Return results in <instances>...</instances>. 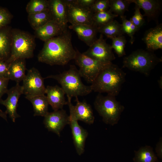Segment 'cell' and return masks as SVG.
<instances>
[{
	"instance_id": "obj_1",
	"label": "cell",
	"mask_w": 162,
	"mask_h": 162,
	"mask_svg": "<svg viewBox=\"0 0 162 162\" xmlns=\"http://www.w3.org/2000/svg\"><path fill=\"white\" fill-rule=\"evenodd\" d=\"M76 53L72 43L71 33L67 29L45 42L38 59L39 62L50 65L63 66L74 59Z\"/></svg>"
},
{
	"instance_id": "obj_2",
	"label": "cell",
	"mask_w": 162,
	"mask_h": 162,
	"mask_svg": "<svg viewBox=\"0 0 162 162\" xmlns=\"http://www.w3.org/2000/svg\"><path fill=\"white\" fill-rule=\"evenodd\" d=\"M126 74L112 63L103 70L91 84L93 91L116 96L125 80Z\"/></svg>"
},
{
	"instance_id": "obj_3",
	"label": "cell",
	"mask_w": 162,
	"mask_h": 162,
	"mask_svg": "<svg viewBox=\"0 0 162 162\" xmlns=\"http://www.w3.org/2000/svg\"><path fill=\"white\" fill-rule=\"evenodd\" d=\"M45 78L56 80L61 85L65 94L71 98L86 95L93 91L91 85H84L76 67L71 65L69 69L59 74L50 75Z\"/></svg>"
},
{
	"instance_id": "obj_4",
	"label": "cell",
	"mask_w": 162,
	"mask_h": 162,
	"mask_svg": "<svg viewBox=\"0 0 162 162\" xmlns=\"http://www.w3.org/2000/svg\"><path fill=\"white\" fill-rule=\"evenodd\" d=\"M161 61V59L158 58L153 52L138 49L124 58L122 67L148 76L152 70Z\"/></svg>"
},
{
	"instance_id": "obj_5",
	"label": "cell",
	"mask_w": 162,
	"mask_h": 162,
	"mask_svg": "<svg viewBox=\"0 0 162 162\" xmlns=\"http://www.w3.org/2000/svg\"><path fill=\"white\" fill-rule=\"evenodd\" d=\"M11 46L10 56L6 61L9 64L18 59L32 58L35 46L34 37L30 34L18 29L11 30Z\"/></svg>"
},
{
	"instance_id": "obj_6",
	"label": "cell",
	"mask_w": 162,
	"mask_h": 162,
	"mask_svg": "<svg viewBox=\"0 0 162 162\" xmlns=\"http://www.w3.org/2000/svg\"><path fill=\"white\" fill-rule=\"evenodd\" d=\"M94 104L103 122L112 126L118 123L124 109V106L116 100V96L110 94L105 96L99 93Z\"/></svg>"
},
{
	"instance_id": "obj_7",
	"label": "cell",
	"mask_w": 162,
	"mask_h": 162,
	"mask_svg": "<svg viewBox=\"0 0 162 162\" xmlns=\"http://www.w3.org/2000/svg\"><path fill=\"white\" fill-rule=\"evenodd\" d=\"M76 55L74 60L79 67V71L81 77L91 84L100 72L112 62H101L81 53L76 49Z\"/></svg>"
},
{
	"instance_id": "obj_8",
	"label": "cell",
	"mask_w": 162,
	"mask_h": 162,
	"mask_svg": "<svg viewBox=\"0 0 162 162\" xmlns=\"http://www.w3.org/2000/svg\"><path fill=\"white\" fill-rule=\"evenodd\" d=\"M44 79L36 68H33L28 70L22 86L25 98L45 95L46 88Z\"/></svg>"
},
{
	"instance_id": "obj_9",
	"label": "cell",
	"mask_w": 162,
	"mask_h": 162,
	"mask_svg": "<svg viewBox=\"0 0 162 162\" xmlns=\"http://www.w3.org/2000/svg\"><path fill=\"white\" fill-rule=\"evenodd\" d=\"M68 104L70 111V123L73 142L76 152L80 156L85 151V142L88 133L87 130L80 126L75 116L74 105L71 103V98L67 96Z\"/></svg>"
},
{
	"instance_id": "obj_10",
	"label": "cell",
	"mask_w": 162,
	"mask_h": 162,
	"mask_svg": "<svg viewBox=\"0 0 162 162\" xmlns=\"http://www.w3.org/2000/svg\"><path fill=\"white\" fill-rule=\"evenodd\" d=\"M63 0L67 6L68 22L72 25H93L94 13L90 8L78 5L75 0Z\"/></svg>"
},
{
	"instance_id": "obj_11",
	"label": "cell",
	"mask_w": 162,
	"mask_h": 162,
	"mask_svg": "<svg viewBox=\"0 0 162 162\" xmlns=\"http://www.w3.org/2000/svg\"><path fill=\"white\" fill-rule=\"evenodd\" d=\"M111 45L108 44L101 34L98 38L82 53L87 56L96 60L110 63L116 59Z\"/></svg>"
},
{
	"instance_id": "obj_12",
	"label": "cell",
	"mask_w": 162,
	"mask_h": 162,
	"mask_svg": "<svg viewBox=\"0 0 162 162\" xmlns=\"http://www.w3.org/2000/svg\"><path fill=\"white\" fill-rule=\"evenodd\" d=\"M44 117L43 123L45 128L59 137L61 131L70 123L69 116L63 109L48 112Z\"/></svg>"
},
{
	"instance_id": "obj_13",
	"label": "cell",
	"mask_w": 162,
	"mask_h": 162,
	"mask_svg": "<svg viewBox=\"0 0 162 162\" xmlns=\"http://www.w3.org/2000/svg\"><path fill=\"white\" fill-rule=\"evenodd\" d=\"M6 93L8 95L7 98L4 100L0 98V104L6 107L5 112L9 115L12 121L15 122L16 119L20 116L17 113V109L19 98L23 94L22 86L16 83L14 86L8 89Z\"/></svg>"
},
{
	"instance_id": "obj_14",
	"label": "cell",
	"mask_w": 162,
	"mask_h": 162,
	"mask_svg": "<svg viewBox=\"0 0 162 162\" xmlns=\"http://www.w3.org/2000/svg\"><path fill=\"white\" fill-rule=\"evenodd\" d=\"M49 9L52 20L65 28L68 22L67 6L63 0H50Z\"/></svg>"
},
{
	"instance_id": "obj_15",
	"label": "cell",
	"mask_w": 162,
	"mask_h": 162,
	"mask_svg": "<svg viewBox=\"0 0 162 162\" xmlns=\"http://www.w3.org/2000/svg\"><path fill=\"white\" fill-rule=\"evenodd\" d=\"M45 94L49 104L54 111L62 109L64 105L68 104L64 92L61 87L57 85L47 86L46 87Z\"/></svg>"
},
{
	"instance_id": "obj_16",
	"label": "cell",
	"mask_w": 162,
	"mask_h": 162,
	"mask_svg": "<svg viewBox=\"0 0 162 162\" xmlns=\"http://www.w3.org/2000/svg\"><path fill=\"white\" fill-rule=\"evenodd\" d=\"M142 40L146 44L147 50L153 52L162 49V24L160 23L145 32Z\"/></svg>"
},
{
	"instance_id": "obj_17",
	"label": "cell",
	"mask_w": 162,
	"mask_h": 162,
	"mask_svg": "<svg viewBox=\"0 0 162 162\" xmlns=\"http://www.w3.org/2000/svg\"><path fill=\"white\" fill-rule=\"evenodd\" d=\"M51 20L35 30L36 37L45 42L62 34L67 29Z\"/></svg>"
},
{
	"instance_id": "obj_18",
	"label": "cell",
	"mask_w": 162,
	"mask_h": 162,
	"mask_svg": "<svg viewBox=\"0 0 162 162\" xmlns=\"http://www.w3.org/2000/svg\"><path fill=\"white\" fill-rule=\"evenodd\" d=\"M131 4L133 3L144 12V16L147 17L148 21L156 20L161 11V2L157 0H128Z\"/></svg>"
},
{
	"instance_id": "obj_19",
	"label": "cell",
	"mask_w": 162,
	"mask_h": 162,
	"mask_svg": "<svg viewBox=\"0 0 162 162\" xmlns=\"http://www.w3.org/2000/svg\"><path fill=\"white\" fill-rule=\"evenodd\" d=\"M68 27L76 32L79 39L89 46L97 39L98 27L93 25H71Z\"/></svg>"
},
{
	"instance_id": "obj_20",
	"label": "cell",
	"mask_w": 162,
	"mask_h": 162,
	"mask_svg": "<svg viewBox=\"0 0 162 162\" xmlns=\"http://www.w3.org/2000/svg\"><path fill=\"white\" fill-rule=\"evenodd\" d=\"M78 97H75L76 104L74 106L75 116L78 121L91 124L93 123L94 117L90 105L85 101L81 102Z\"/></svg>"
},
{
	"instance_id": "obj_21",
	"label": "cell",
	"mask_w": 162,
	"mask_h": 162,
	"mask_svg": "<svg viewBox=\"0 0 162 162\" xmlns=\"http://www.w3.org/2000/svg\"><path fill=\"white\" fill-rule=\"evenodd\" d=\"M26 69L25 59L13 61L9 63L8 78L19 83L26 76Z\"/></svg>"
},
{
	"instance_id": "obj_22",
	"label": "cell",
	"mask_w": 162,
	"mask_h": 162,
	"mask_svg": "<svg viewBox=\"0 0 162 162\" xmlns=\"http://www.w3.org/2000/svg\"><path fill=\"white\" fill-rule=\"evenodd\" d=\"M11 30L8 26L0 29V60L6 61L10 56Z\"/></svg>"
},
{
	"instance_id": "obj_23",
	"label": "cell",
	"mask_w": 162,
	"mask_h": 162,
	"mask_svg": "<svg viewBox=\"0 0 162 162\" xmlns=\"http://www.w3.org/2000/svg\"><path fill=\"white\" fill-rule=\"evenodd\" d=\"M26 98L29 100L33 105L34 116L44 117L48 113L49 104L45 95L26 97Z\"/></svg>"
},
{
	"instance_id": "obj_24",
	"label": "cell",
	"mask_w": 162,
	"mask_h": 162,
	"mask_svg": "<svg viewBox=\"0 0 162 162\" xmlns=\"http://www.w3.org/2000/svg\"><path fill=\"white\" fill-rule=\"evenodd\" d=\"M98 32L105 35L107 38L111 39L116 37L123 35L121 24L114 20L109 22L98 27Z\"/></svg>"
},
{
	"instance_id": "obj_25",
	"label": "cell",
	"mask_w": 162,
	"mask_h": 162,
	"mask_svg": "<svg viewBox=\"0 0 162 162\" xmlns=\"http://www.w3.org/2000/svg\"><path fill=\"white\" fill-rule=\"evenodd\" d=\"M133 160L134 162H157L158 159L152 147L146 146L135 151Z\"/></svg>"
},
{
	"instance_id": "obj_26",
	"label": "cell",
	"mask_w": 162,
	"mask_h": 162,
	"mask_svg": "<svg viewBox=\"0 0 162 162\" xmlns=\"http://www.w3.org/2000/svg\"><path fill=\"white\" fill-rule=\"evenodd\" d=\"M28 19L30 26L34 30L52 20L49 9L39 13L28 14Z\"/></svg>"
},
{
	"instance_id": "obj_27",
	"label": "cell",
	"mask_w": 162,
	"mask_h": 162,
	"mask_svg": "<svg viewBox=\"0 0 162 162\" xmlns=\"http://www.w3.org/2000/svg\"><path fill=\"white\" fill-rule=\"evenodd\" d=\"M130 3L128 0H110L108 10L117 16H124L125 12L128 10Z\"/></svg>"
},
{
	"instance_id": "obj_28",
	"label": "cell",
	"mask_w": 162,
	"mask_h": 162,
	"mask_svg": "<svg viewBox=\"0 0 162 162\" xmlns=\"http://www.w3.org/2000/svg\"><path fill=\"white\" fill-rule=\"evenodd\" d=\"M49 8V0H31L27 4L26 10L28 14L44 11Z\"/></svg>"
},
{
	"instance_id": "obj_29",
	"label": "cell",
	"mask_w": 162,
	"mask_h": 162,
	"mask_svg": "<svg viewBox=\"0 0 162 162\" xmlns=\"http://www.w3.org/2000/svg\"><path fill=\"white\" fill-rule=\"evenodd\" d=\"M117 16L116 15L111 13L108 10L94 13L93 25L98 27L112 21Z\"/></svg>"
},
{
	"instance_id": "obj_30",
	"label": "cell",
	"mask_w": 162,
	"mask_h": 162,
	"mask_svg": "<svg viewBox=\"0 0 162 162\" xmlns=\"http://www.w3.org/2000/svg\"><path fill=\"white\" fill-rule=\"evenodd\" d=\"M122 21V30L124 34H127L130 38V42L132 44L135 40L134 35L139 29L125 16L120 17Z\"/></svg>"
},
{
	"instance_id": "obj_31",
	"label": "cell",
	"mask_w": 162,
	"mask_h": 162,
	"mask_svg": "<svg viewBox=\"0 0 162 162\" xmlns=\"http://www.w3.org/2000/svg\"><path fill=\"white\" fill-rule=\"evenodd\" d=\"M111 46L118 57H122L125 55V48L127 41L123 35H120L112 39Z\"/></svg>"
},
{
	"instance_id": "obj_32",
	"label": "cell",
	"mask_w": 162,
	"mask_h": 162,
	"mask_svg": "<svg viewBox=\"0 0 162 162\" xmlns=\"http://www.w3.org/2000/svg\"><path fill=\"white\" fill-rule=\"evenodd\" d=\"M110 4L109 0H95L90 9L93 13L107 10Z\"/></svg>"
},
{
	"instance_id": "obj_33",
	"label": "cell",
	"mask_w": 162,
	"mask_h": 162,
	"mask_svg": "<svg viewBox=\"0 0 162 162\" xmlns=\"http://www.w3.org/2000/svg\"><path fill=\"white\" fill-rule=\"evenodd\" d=\"M134 9V15L130 20L139 29L144 23L145 19L143 15L140 12V9L136 5Z\"/></svg>"
},
{
	"instance_id": "obj_34",
	"label": "cell",
	"mask_w": 162,
	"mask_h": 162,
	"mask_svg": "<svg viewBox=\"0 0 162 162\" xmlns=\"http://www.w3.org/2000/svg\"><path fill=\"white\" fill-rule=\"evenodd\" d=\"M12 16L11 14L6 8L0 7V29L8 26Z\"/></svg>"
},
{
	"instance_id": "obj_35",
	"label": "cell",
	"mask_w": 162,
	"mask_h": 162,
	"mask_svg": "<svg viewBox=\"0 0 162 162\" xmlns=\"http://www.w3.org/2000/svg\"><path fill=\"white\" fill-rule=\"evenodd\" d=\"M9 65L6 61L0 60V77L8 78Z\"/></svg>"
},
{
	"instance_id": "obj_36",
	"label": "cell",
	"mask_w": 162,
	"mask_h": 162,
	"mask_svg": "<svg viewBox=\"0 0 162 162\" xmlns=\"http://www.w3.org/2000/svg\"><path fill=\"white\" fill-rule=\"evenodd\" d=\"M9 80L8 78L0 77V99L6 93L8 90V86Z\"/></svg>"
},
{
	"instance_id": "obj_37",
	"label": "cell",
	"mask_w": 162,
	"mask_h": 162,
	"mask_svg": "<svg viewBox=\"0 0 162 162\" xmlns=\"http://www.w3.org/2000/svg\"><path fill=\"white\" fill-rule=\"evenodd\" d=\"M95 1V0H75V3L82 7L90 8Z\"/></svg>"
},
{
	"instance_id": "obj_38",
	"label": "cell",
	"mask_w": 162,
	"mask_h": 162,
	"mask_svg": "<svg viewBox=\"0 0 162 162\" xmlns=\"http://www.w3.org/2000/svg\"><path fill=\"white\" fill-rule=\"evenodd\" d=\"M155 151L158 158L162 159V138L160 137L157 143L155 148Z\"/></svg>"
},
{
	"instance_id": "obj_39",
	"label": "cell",
	"mask_w": 162,
	"mask_h": 162,
	"mask_svg": "<svg viewBox=\"0 0 162 162\" xmlns=\"http://www.w3.org/2000/svg\"><path fill=\"white\" fill-rule=\"evenodd\" d=\"M7 114L4 112H3L1 110H0V116L7 121Z\"/></svg>"
},
{
	"instance_id": "obj_40",
	"label": "cell",
	"mask_w": 162,
	"mask_h": 162,
	"mask_svg": "<svg viewBox=\"0 0 162 162\" xmlns=\"http://www.w3.org/2000/svg\"><path fill=\"white\" fill-rule=\"evenodd\" d=\"M162 76L160 77V79L158 80V83L160 87L162 88Z\"/></svg>"
},
{
	"instance_id": "obj_41",
	"label": "cell",
	"mask_w": 162,
	"mask_h": 162,
	"mask_svg": "<svg viewBox=\"0 0 162 162\" xmlns=\"http://www.w3.org/2000/svg\"><path fill=\"white\" fill-rule=\"evenodd\" d=\"M157 162H159L158 161Z\"/></svg>"
}]
</instances>
